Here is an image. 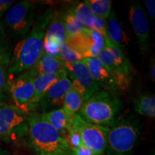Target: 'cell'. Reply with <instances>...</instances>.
<instances>
[{
    "label": "cell",
    "instance_id": "23",
    "mask_svg": "<svg viewBox=\"0 0 155 155\" xmlns=\"http://www.w3.org/2000/svg\"><path fill=\"white\" fill-rule=\"evenodd\" d=\"M85 2L95 16L105 20L108 18L113 11L111 0H86Z\"/></svg>",
    "mask_w": 155,
    "mask_h": 155
},
{
    "label": "cell",
    "instance_id": "3",
    "mask_svg": "<svg viewBox=\"0 0 155 155\" xmlns=\"http://www.w3.org/2000/svg\"><path fill=\"white\" fill-rule=\"evenodd\" d=\"M28 136L30 146L38 154H70L66 138L35 112L28 114Z\"/></svg>",
    "mask_w": 155,
    "mask_h": 155
},
{
    "label": "cell",
    "instance_id": "21",
    "mask_svg": "<svg viewBox=\"0 0 155 155\" xmlns=\"http://www.w3.org/2000/svg\"><path fill=\"white\" fill-rule=\"evenodd\" d=\"M134 109L139 115L154 118L155 96L152 94L139 95L134 100Z\"/></svg>",
    "mask_w": 155,
    "mask_h": 155
},
{
    "label": "cell",
    "instance_id": "15",
    "mask_svg": "<svg viewBox=\"0 0 155 155\" xmlns=\"http://www.w3.org/2000/svg\"><path fill=\"white\" fill-rule=\"evenodd\" d=\"M82 61L86 65L93 79L101 90L114 94L119 92L111 73L98 58H86Z\"/></svg>",
    "mask_w": 155,
    "mask_h": 155
},
{
    "label": "cell",
    "instance_id": "14",
    "mask_svg": "<svg viewBox=\"0 0 155 155\" xmlns=\"http://www.w3.org/2000/svg\"><path fill=\"white\" fill-rule=\"evenodd\" d=\"M72 88V83L65 74L50 87L38 104V108L45 114L61 108L65 94Z\"/></svg>",
    "mask_w": 155,
    "mask_h": 155
},
{
    "label": "cell",
    "instance_id": "7",
    "mask_svg": "<svg viewBox=\"0 0 155 155\" xmlns=\"http://www.w3.org/2000/svg\"><path fill=\"white\" fill-rule=\"evenodd\" d=\"M28 132V114L14 105L0 102V139L7 142L20 140Z\"/></svg>",
    "mask_w": 155,
    "mask_h": 155
},
{
    "label": "cell",
    "instance_id": "17",
    "mask_svg": "<svg viewBox=\"0 0 155 155\" xmlns=\"http://www.w3.org/2000/svg\"><path fill=\"white\" fill-rule=\"evenodd\" d=\"M106 38L116 47L123 50L129 42V39L123 25L116 16L115 12H111V15L106 20Z\"/></svg>",
    "mask_w": 155,
    "mask_h": 155
},
{
    "label": "cell",
    "instance_id": "9",
    "mask_svg": "<svg viewBox=\"0 0 155 155\" xmlns=\"http://www.w3.org/2000/svg\"><path fill=\"white\" fill-rule=\"evenodd\" d=\"M72 127L78 131L85 146L95 154L101 155L105 152L109 128L88 123L78 114L73 116Z\"/></svg>",
    "mask_w": 155,
    "mask_h": 155
},
{
    "label": "cell",
    "instance_id": "26",
    "mask_svg": "<svg viewBox=\"0 0 155 155\" xmlns=\"http://www.w3.org/2000/svg\"><path fill=\"white\" fill-rule=\"evenodd\" d=\"M59 57L65 63H72L82 61L83 58L71 45L65 42L60 49Z\"/></svg>",
    "mask_w": 155,
    "mask_h": 155
},
{
    "label": "cell",
    "instance_id": "6",
    "mask_svg": "<svg viewBox=\"0 0 155 155\" xmlns=\"http://www.w3.org/2000/svg\"><path fill=\"white\" fill-rule=\"evenodd\" d=\"M97 58L111 73L119 91L127 90L131 84L132 65L123 50L116 47L106 38L105 47Z\"/></svg>",
    "mask_w": 155,
    "mask_h": 155
},
{
    "label": "cell",
    "instance_id": "24",
    "mask_svg": "<svg viewBox=\"0 0 155 155\" xmlns=\"http://www.w3.org/2000/svg\"><path fill=\"white\" fill-rule=\"evenodd\" d=\"M12 50L13 48L11 40L2 29L0 28V64L9 67Z\"/></svg>",
    "mask_w": 155,
    "mask_h": 155
},
{
    "label": "cell",
    "instance_id": "1",
    "mask_svg": "<svg viewBox=\"0 0 155 155\" xmlns=\"http://www.w3.org/2000/svg\"><path fill=\"white\" fill-rule=\"evenodd\" d=\"M53 11L47 9L35 16L32 28L25 38L17 42L8 67L9 76L15 77L32 68L44 53V40Z\"/></svg>",
    "mask_w": 155,
    "mask_h": 155
},
{
    "label": "cell",
    "instance_id": "13",
    "mask_svg": "<svg viewBox=\"0 0 155 155\" xmlns=\"http://www.w3.org/2000/svg\"><path fill=\"white\" fill-rule=\"evenodd\" d=\"M67 38L63 15L53 12L45 36L44 52L60 58V49Z\"/></svg>",
    "mask_w": 155,
    "mask_h": 155
},
{
    "label": "cell",
    "instance_id": "22",
    "mask_svg": "<svg viewBox=\"0 0 155 155\" xmlns=\"http://www.w3.org/2000/svg\"><path fill=\"white\" fill-rule=\"evenodd\" d=\"M83 102L82 94L72 88L64 97L61 108L68 116L73 117L80 111Z\"/></svg>",
    "mask_w": 155,
    "mask_h": 155
},
{
    "label": "cell",
    "instance_id": "27",
    "mask_svg": "<svg viewBox=\"0 0 155 155\" xmlns=\"http://www.w3.org/2000/svg\"><path fill=\"white\" fill-rule=\"evenodd\" d=\"M8 66L0 64V102L5 98L9 88Z\"/></svg>",
    "mask_w": 155,
    "mask_h": 155
},
{
    "label": "cell",
    "instance_id": "2",
    "mask_svg": "<svg viewBox=\"0 0 155 155\" xmlns=\"http://www.w3.org/2000/svg\"><path fill=\"white\" fill-rule=\"evenodd\" d=\"M121 109L119 94L99 90L84 101L78 114L88 123L110 128L119 120Z\"/></svg>",
    "mask_w": 155,
    "mask_h": 155
},
{
    "label": "cell",
    "instance_id": "18",
    "mask_svg": "<svg viewBox=\"0 0 155 155\" xmlns=\"http://www.w3.org/2000/svg\"><path fill=\"white\" fill-rule=\"evenodd\" d=\"M40 117L53 127L61 136L65 137L71 127L73 117H70L62 108L54 110L45 114H39Z\"/></svg>",
    "mask_w": 155,
    "mask_h": 155
},
{
    "label": "cell",
    "instance_id": "20",
    "mask_svg": "<svg viewBox=\"0 0 155 155\" xmlns=\"http://www.w3.org/2000/svg\"><path fill=\"white\" fill-rule=\"evenodd\" d=\"M33 68L38 74H52L65 71V65L60 58L44 52Z\"/></svg>",
    "mask_w": 155,
    "mask_h": 155
},
{
    "label": "cell",
    "instance_id": "31",
    "mask_svg": "<svg viewBox=\"0 0 155 155\" xmlns=\"http://www.w3.org/2000/svg\"><path fill=\"white\" fill-rule=\"evenodd\" d=\"M144 5L149 17L152 20L155 19V1L154 0H144Z\"/></svg>",
    "mask_w": 155,
    "mask_h": 155
},
{
    "label": "cell",
    "instance_id": "32",
    "mask_svg": "<svg viewBox=\"0 0 155 155\" xmlns=\"http://www.w3.org/2000/svg\"><path fill=\"white\" fill-rule=\"evenodd\" d=\"M150 75L152 82L155 83V61L154 58H152L150 63Z\"/></svg>",
    "mask_w": 155,
    "mask_h": 155
},
{
    "label": "cell",
    "instance_id": "28",
    "mask_svg": "<svg viewBox=\"0 0 155 155\" xmlns=\"http://www.w3.org/2000/svg\"><path fill=\"white\" fill-rule=\"evenodd\" d=\"M66 139L70 150L78 148V147L84 145L78 131L73 127H71V129H70L68 133Z\"/></svg>",
    "mask_w": 155,
    "mask_h": 155
},
{
    "label": "cell",
    "instance_id": "29",
    "mask_svg": "<svg viewBox=\"0 0 155 155\" xmlns=\"http://www.w3.org/2000/svg\"><path fill=\"white\" fill-rule=\"evenodd\" d=\"M71 155H96L91 150L85 145L70 150Z\"/></svg>",
    "mask_w": 155,
    "mask_h": 155
},
{
    "label": "cell",
    "instance_id": "10",
    "mask_svg": "<svg viewBox=\"0 0 155 155\" xmlns=\"http://www.w3.org/2000/svg\"><path fill=\"white\" fill-rule=\"evenodd\" d=\"M68 77L72 83V88L82 94L84 101L101 90L83 61L65 63Z\"/></svg>",
    "mask_w": 155,
    "mask_h": 155
},
{
    "label": "cell",
    "instance_id": "30",
    "mask_svg": "<svg viewBox=\"0 0 155 155\" xmlns=\"http://www.w3.org/2000/svg\"><path fill=\"white\" fill-rule=\"evenodd\" d=\"M13 0H0V20L7 13L9 9L14 5Z\"/></svg>",
    "mask_w": 155,
    "mask_h": 155
},
{
    "label": "cell",
    "instance_id": "12",
    "mask_svg": "<svg viewBox=\"0 0 155 155\" xmlns=\"http://www.w3.org/2000/svg\"><path fill=\"white\" fill-rule=\"evenodd\" d=\"M129 20L137 36L138 45L142 55L148 53L150 46V23L144 7L133 2L129 8Z\"/></svg>",
    "mask_w": 155,
    "mask_h": 155
},
{
    "label": "cell",
    "instance_id": "25",
    "mask_svg": "<svg viewBox=\"0 0 155 155\" xmlns=\"http://www.w3.org/2000/svg\"><path fill=\"white\" fill-rule=\"evenodd\" d=\"M63 17L67 32V39L75 38L81 35L86 30V28L75 18V17L70 11L67 14L63 15Z\"/></svg>",
    "mask_w": 155,
    "mask_h": 155
},
{
    "label": "cell",
    "instance_id": "8",
    "mask_svg": "<svg viewBox=\"0 0 155 155\" xmlns=\"http://www.w3.org/2000/svg\"><path fill=\"white\" fill-rule=\"evenodd\" d=\"M38 73L33 67L27 70L9 82V91L14 106L26 114L37 111L34 102V78Z\"/></svg>",
    "mask_w": 155,
    "mask_h": 155
},
{
    "label": "cell",
    "instance_id": "4",
    "mask_svg": "<svg viewBox=\"0 0 155 155\" xmlns=\"http://www.w3.org/2000/svg\"><path fill=\"white\" fill-rule=\"evenodd\" d=\"M141 123L135 116L118 120L108 129L106 150L108 155H129L141 134Z\"/></svg>",
    "mask_w": 155,
    "mask_h": 155
},
{
    "label": "cell",
    "instance_id": "5",
    "mask_svg": "<svg viewBox=\"0 0 155 155\" xmlns=\"http://www.w3.org/2000/svg\"><path fill=\"white\" fill-rule=\"evenodd\" d=\"M35 4L20 1L13 5L0 20V28L10 40L19 42L29 33L35 18Z\"/></svg>",
    "mask_w": 155,
    "mask_h": 155
},
{
    "label": "cell",
    "instance_id": "16",
    "mask_svg": "<svg viewBox=\"0 0 155 155\" xmlns=\"http://www.w3.org/2000/svg\"><path fill=\"white\" fill-rule=\"evenodd\" d=\"M85 28L96 30L106 37V22L105 19L95 16L86 2L78 3L70 10Z\"/></svg>",
    "mask_w": 155,
    "mask_h": 155
},
{
    "label": "cell",
    "instance_id": "33",
    "mask_svg": "<svg viewBox=\"0 0 155 155\" xmlns=\"http://www.w3.org/2000/svg\"><path fill=\"white\" fill-rule=\"evenodd\" d=\"M38 155H65L61 154H38Z\"/></svg>",
    "mask_w": 155,
    "mask_h": 155
},
{
    "label": "cell",
    "instance_id": "19",
    "mask_svg": "<svg viewBox=\"0 0 155 155\" xmlns=\"http://www.w3.org/2000/svg\"><path fill=\"white\" fill-rule=\"evenodd\" d=\"M67 74L66 71L52 73V74H38L34 78V102L38 110V104L44 94L49 90L50 87Z\"/></svg>",
    "mask_w": 155,
    "mask_h": 155
},
{
    "label": "cell",
    "instance_id": "11",
    "mask_svg": "<svg viewBox=\"0 0 155 155\" xmlns=\"http://www.w3.org/2000/svg\"><path fill=\"white\" fill-rule=\"evenodd\" d=\"M71 45L83 58H97L105 47L106 38L96 30L86 28L83 32L75 38L67 39Z\"/></svg>",
    "mask_w": 155,
    "mask_h": 155
}]
</instances>
